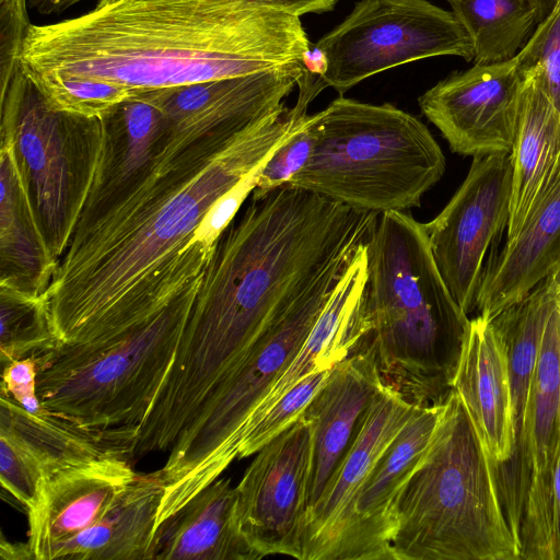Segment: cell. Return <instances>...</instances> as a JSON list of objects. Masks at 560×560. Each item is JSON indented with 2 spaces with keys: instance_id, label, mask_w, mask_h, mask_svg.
Listing matches in <instances>:
<instances>
[{
  "instance_id": "6da1fadb",
  "label": "cell",
  "mask_w": 560,
  "mask_h": 560,
  "mask_svg": "<svg viewBox=\"0 0 560 560\" xmlns=\"http://www.w3.org/2000/svg\"><path fill=\"white\" fill-rule=\"evenodd\" d=\"M266 72L141 92L102 115L93 179L42 295L59 343L129 327L198 280L208 211L305 120Z\"/></svg>"
},
{
  "instance_id": "7a4b0ae2",
  "label": "cell",
  "mask_w": 560,
  "mask_h": 560,
  "mask_svg": "<svg viewBox=\"0 0 560 560\" xmlns=\"http://www.w3.org/2000/svg\"><path fill=\"white\" fill-rule=\"evenodd\" d=\"M377 214L288 183L250 198L217 241L144 430L173 443L275 315L366 242Z\"/></svg>"
},
{
  "instance_id": "3957f363",
  "label": "cell",
  "mask_w": 560,
  "mask_h": 560,
  "mask_svg": "<svg viewBox=\"0 0 560 560\" xmlns=\"http://www.w3.org/2000/svg\"><path fill=\"white\" fill-rule=\"evenodd\" d=\"M300 18L241 0H98L80 16L31 25V81L82 78L133 91L306 66Z\"/></svg>"
},
{
  "instance_id": "277c9868",
  "label": "cell",
  "mask_w": 560,
  "mask_h": 560,
  "mask_svg": "<svg viewBox=\"0 0 560 560\" xmlns=\"http://www.w3.org/2000/svg\"><path fill=\"white\" fill-rule=\"evenodd\" d=\"M365 248L366 279L350 319L349 354L368 350L383 385L410 405L444 402L470 319L440 273L424 224L407 211L378 213Z\"/></svg>"
},
{
  "instance_id": "5b68a950",
  "label": "cell",
  "mask_w": 560,
  "mask_h": 560,
  "mask_svg": "<svg viewBox=\"0 0 560 560\" xmlns=\"http://www.w3.org/2000/svg\"><path fill=\"white\" fill-rule=\"evenodd\" d=\"M394 560H520L493 462L452 388L431 444L390 511Z\"/></svg>"
},
{
  "instance_id": "8992f818",
  "label": "cell",
  "mask_w": 560,
  "mask_h": 560,
  "mask_svg": "<svg viewBox=\"0 0 560 560\" xmlns=\"http://www.w3.org/2000/svg\"><path fill=\"white\" fill-rule=\"evenodd\" d=\"M316 142L289 185L360 211L420 207L445 171V156L428 127L389 103L339 95L311 115Z\"/></svg>"
},
{
  "instance_id": "52a82bcc",
  "label": "cell",
  "mask_w": 560,
  "mask_h": 560,
  "mask_svg": "<svg viewBox=\"0 0 560 560\" xmlns=\"http://www.w3.org/2000/svg\"><path fill=\"white\" fill-rule=\"evenodd\" d=\"M200 279L135 325L36 357L43 407L85 428L139 430L173 363Z\"/></svg>"
},
{
  "instance_id": "ba28073f",
  "label": "cell",
  "mask_w": 560,
  "mask_h": 560,
  "mask_svg": "<svg viewBox=\"0 0 560 560\" xmlns=\"http://www.w3.org/2000/svg\"><path fill=\"white\" fill-rule=\"evenodd\" d=\"M362 245L330 262L275 315L174 442L166 462L156 471L164 488L156 527L220 478L236 459L234 443L240 430L300 351Z\"/></svg>"
},
{
  "instance_id": "9c48e42d",
  "label": "cell",
  "mask_w": 560,
  "mask_h": 560,
  "mask_svg": "<svg viewBox=\"0 0 560 560\" xmlns=\"http://www.w3.org/2000/svg\"><path fill=\"white\" fill-rule=\"evenodd\" d=\"M0 136L13 141L43 234L59 261L91 187L102 117L56 109L20 67L1 94Z\"/></svg>"
},
{
  "instance_id": "30bf717a",
  "label": "cell",
  "mask_w": 560,
  "mask_h": 560,
  "mask_svg": "<svg viewBox=\"0 0 560 560\" xmlns=\"http://www.w3.org/2000/svg\"><path fill=\"white\" fill-rule=\"evenodd\" d=\"M436 56L474 59L469 36L451 10L429 0H360L316 42L308 65L326 88L343 95L380 72Z\"/></svg>"
},
{
  "instance_id": "8fae6325",
  "label": "cell",
  "mask_w": 560,
  "mask_h": 560,
  "mask_svg": "<svg viewBox=\"0 0 560 560\" xmlns=\"http://www.w3.org/2000/svg\"><path fill=\"white\" fill-rule=\"evenodd\" d=\"M512 170L511 152L475 156L448 203L423 223L440 273L467 315L477 310L486 254L508 229Z\"/></svg>"
},
{
  "instance_id": "7c38bea8",
  "label": "cell",
  "mask_w": 560,
  "mask_h": 560,
  "mask_svg": "<svg viewBox=\"0 0 560 560\" xmlns=\"http://www.w3.org/2000/svg\"><path fill=\"white\" fill-rule=\"evenodd\" d=\"M256 454L236 486L241 530L262 557L301 560L312 458L308 422L301 416Z\"/></svg>"
},
{
  "instance_id": "4fadbf2b",
  "label": "cell",
  "mask_w": 560,
  "mask_h": 560,
  "mask_svg": "<svg viewBox=\"0 0 560 560\" xmlns=\"http://www.w3.org/2000/svg\"><path fill=\"white\" fill-rule=\"evenodd\" d=\"M138 429H92L44 408L32 415L1 393L0 481L28 512L55 471L105 458L133 457Z\"/></svg>"
},
{
  "instance_id": "5bb4252c",
  "label": "cell",
  "mask_w": 560,
  "mask_h": 560,
  "mask_svg": "<svg viewBox=\"0 0 560 560\" xmlns=\"http://www.w3.org/2000/svg\"><path fill=\"white\" fill-rule=\"evenodd\" d=\"M524 77L517 56L454 71L418 98L421 113L466 156L511 152L520 120Z\"/></svg>"
},
{
  "instance_id": "9a60e30c",
  "label": "cell",
  "mask_w": 560,
  "mask_h": 560,
  "mask_svg": "<svg viewBox=\"0 0 560 560\" xmlns=\"http://www.w3.org/2000/svg\"><path fill=\"white\" fill-rule=\"evenodd\" d=\"M559 300L560 269L491 319L506 352L514 431L511 457L493 466L502 505L512 520L525 511L532 478L526 443L530 393L546 323Z\"/></svg>"
},
{
  "instance_id": "2e32d148",
  "label": "cell",
  "mask_w": 560,
  "mask_h": 560,
  "mask_svg": "<svg viewBox=\"0 0 560 560\" xmlns=\"http://www.w3.org/2000/svg\"><path fill=\"white\" fill-rule=\"evenodd\" d=\"M443 405L416 407L408 422L375 463L355 495L332 560H394L390 547L392 505L423 459Z\"/></svg>"
},
{
  "instance_id": "e0dca14e",
  "label": "cell",
  "mask_w": 560,
  "mask_h": 560,
  "mask_svg": "<svg viewBox=\"0 0 560 560\" xmlns=\"http://www.w3.org/2000/svg\"><path fill=\"white\" fill-rule=\"evenodd\" d=\"M129 459L98 458L46 477L28 514V546L36 560L97 523L137 479Z\"/></svg>"
},
{
  "instance_id": "ac0fdd59",
  "label": "cell",
  "mask_w": 560,
  "mask_h": 560,
  "mask_svg": "<svg viewBox=\"0 0 560 560\" xmlns=\"http://www.w3.org/2000/svg\"><path fill=\"white\" fill-rule=\"evenodd\" d=\"M415 408L386 386L375 396L341 464L306 514L301 560H332L357 493Z\"/></svg>"
},
{
  "instance_id": "d6986e66",
  "label": "cell",
  "mask_w": 560,
  "mask_h": 560,
  "mask_svg": "<svg viewBox=\"0 0 560 560\" xmlns=\"http://www.w3.org/2000/svg\"><path fill=\"white\" fill-rule=\"evenodd\" d=\"M560 301V300H559ZM560 434V304L548 317L533 380L526 443L530 485L520 529L521 557L539 560L549 547L553 459Z\"/></svg>"
},
{
  "instance_id": "ffe728a7",
  "label": "cell",
  "mask_w": 560,
  "mask_h": 560,
  "mask_svg": "<svg viewBox=\"0 0 560 560\" xmlns=\"http://www.w3.org/2000/svg\"><path fill=\"white\" fill-rule=\"evenodd\" d=\"M383 386L372 354L357 350L331 369L301 415L312 431L307 512L322 497Z\"/></svg>"
},
{
  "instance_id": "44dd1931",
  "label": "cell",
  "mask_w": 560,
  "mask_h": 560,
  "mask_svg": "<svg viewBox=\"0 0 560 560\" xmlns=\"http://www.w3.org/2000/svg\"><path fill=\"white\" fill-rule=\"evenodd\" d=\"M452 388L460 396L476 431L495 464L514 448L509 364L491 319H470Z\"/></svg>"
},
{
  "instance_id": "7402d4cb",
  "label": "cell",
  "mask_w": 560,
  "mask_h": 560,
  "mask_svg": "<svg viewBox=\"0 0 560 560\" xmlns=\"http://www.w3.org/2000/svg\"><path fill=\"white\" fill-rule=\"evenodd\" d=\"M237 517V490L218 478L154 532L150 560H257Z\"/></svg>"
},
{
  "instance_id": "603a6c76",
  "label": "cell",
  "mask_w": 560,
  "mask_h": 560,
  "mask_svg": "<svg viewBox=\"0 0 560 560\" xmlns=\"http://www.w3.org/2000/svg\"><path fill=\"white\" fill-rule=\"evenodd\" d=\"M522 74V107L511 150L513 170L506 240L520 232L560 185V112L533 71Z\"/></svg>"
},
{
  "instance_id": "cb8c5ba5",
  "label": "cell",
  "mask_w": 560,
  "mask_h": 560,
  "mask_svg": "<svg viewBox=\"0 0 560 560\" xmlns=\"http://www.w3.org/2000/svg\"><path fill=\"white\" fill-rule=\"evenodd\" d=\"M0 138V288L39 298L59 261L43 234L13 141Z\"/></svg>"
},
{
  "instance_id": "d4e9b609",
  "label": "cell",
  "mask_w": 560,
  "mask_h": 560,
  "mask_svg": "<svg viewBox=\"0 0 560 560\" xmlns=\"http://www.w3.org/2000/svg\"><path fill=\"white\" fill-rule=\"evenodd\" d=\"M560 269V185L486 267L478 315L492 319Z\"/></svg>"
},
{
  "instance_id": "484cf974",
  "label": "cell",
  "mask_w": 560,
  "mask_h": 560,
  "mask_svg": "<svg viewBox=\"0 0 560 560\" xmlns=\"http://www.w3.org/2000/svg\"><path fill=\"white\" fill-rule=\"evenodd\" d=\"M163 491L156 471L139 475L97 523L61 544L51 560H149Z\"/></svg>"
},
{
  "instance_id": "4316f807",
  "label": "cell",
  "mask_w": 560,
  "mask_h": 560,
  "mask_svg": "<svg viewBox=\"0 0 560 560\" xmlns=\"http://www.w3.org/2000/svg\"><path fill=\"white\" fill-rule=\"evenodd\" d=\"M366 242L347 265L330 299L319 314L287 370L272 384L262 400L249 415L240 430L234 454L237 458V440L241 432L265 413L279 398L304 377L332 369L349 354L346 342L349 324L359 302L366 279Z\"/></svg>"
},
{
  "instance_id": "83f0119b",
  "label": "cell",
  "mask_w": 560,
  "mask_h": 560,
  "mask_svg": "<svg viewBox=\"0 0 560 560\" xmlns=\"http://www.w3.org/2000/svg\"><path fill=\"white\" fill-rule=\"evenodd\" d=\"M471 42L474 63L514 58L538 20L532 0H446Z\"/></svg>"
},
{
  "instance_id": "f1b7e54d",
  "label": "cell",
  "mask_w": 560,
  "mask_h": 560,
  "mask_svg": "<svg viewBox=\"0 0 560 560\" xmlns=\"http://www.w3.org/2000/svg\"><path fill=\"white\" fill-rule=\"evenodd\" d=\"M1 366L45 354L59 346L42 296L0 288Z\"/></svg>"
},
{
  "instance_id": "f546056e",
  "label": "cell",
  "mask_w": 560,
  "mask_h": 560,
  "mask_svg": "<svg viewBox=\"0 0 560 560\" xmlns=\"http://www.w3.org/2000/svg\"><path fill=\"white\" fill-rule=\"evenodd\" d=\"M331 369L304 377L279 398L237 440V459L256 454L269 441L294 423L327 381Z\"/></svg>"
},
{
  "instance_id": "4dcf8cb0",
  "label": "cell",
  "mask_w": 560,
  "mask_h": 560,
  "mask_svg": "<svg viewBox=\"0 0 560 560\" xmlns=\"http://www.w3.org/2000/svg\"><path fill=\"white\" fill-rule=\"evenodd\" d=\"M33 83L56 109L88 117H101L137 92L121 85L82 78H57Z\"/></svg>"
},
{
  "instance_id": "1f68e13d",
  "label": "cell",
  "mask_w": 560,
  "mask_h": 560,
  "mask_svg": "<svg viewBox=\"0 0 560 560\" xmlns=\"http://www.w3.org/2000/svg\"><path fill=\"white\" fill-rule=\"evenodd\" d=\"M516 56L520 71H533L548 98L560 112V0L537 24Z\"/></svg>"
},
{
  "instance_id": "d6a6232c",
  "label": "cell",
  "mask_w": 560,
  "mask_h": 560,
  "mask_svg": "<svg viewBox=\"0 0 560 560\" xmlns=\"http://www.w3.org/2000/svg\"><path fill=\"white\" fill-rule=\"evenodd\" d=\"M316 142L307 115L302 125L275 149L261 166L250 198L259 199L287 184L306 164Z\"/></svg>"
},
{
  "instance_id": "836d02e7",
  "label": "cell",
  "mask_w": 560,
  "mask_h": 560,
  "mask_svg": "<svg viewBox=\"0 0 560 560\" xmlns=\"http://www.w3.org/2000/svg\"><path fill=\"white\" fill-rule=\"evenodd\" d=\"M27 0H0V81L5 92L20 69V57L31 23Z\"/></svg>"
},
{
  "instance_id": "e575fe53",
  "label": "cell",
  "mask_w": 560,
  "mask_h": 560,
  "mask_svg": "<svg viewBox=\"0 0 560 560\" xmlns=\"http://www.w3.org/2000/svg\"><path fill=\"white\" fill-rule=\"evenodd\" d=\"M261 166L215 201L197 228L194 243H200L209 249H214L218 238L256 187Z\"/></svg>"
},
{
  "instance_id": "d590c367",
  "label": "cell",
  "mask_w": 560,
  "mask_h": 560,
  "mask_svg": "<svg viewBox=\"0 0 560 560\" xmlns=\"http://www.w3.org/2000/svg\"><path fill=\"white\" fill-rule=\"evenodd\" d=\"M1 393L32 415L44 411L37 394L36 357L14 360L2 366Z\"/></svg>"
},
{
  "instance_id": "8d00e7d4",
  "label": "cell",
  "mask_w": 560,
  "mask_h": 560,
  "mask_svg": "<svg viewBox=\"0 0 560 560\" xmlns=\"http://www.w3.org/2000/svg\"><path fill=\"white\" fill-rule=\"evenodd\" d=\"M549 560H560V434L557 443L551 477Z\"/></svg>"
},
{
  "instance_id": "74e56055",
  "label": "cell",
  "mask_w": 560,
  "mask_h": 560,
  "mask_svg": "<svg viewBox=\"0 0 560 560\" xmlns=\"http://www.w3.org/2000/svg\"><path fill=\"white\" fill-rule=\"evenodd\" d=\"M254 5L270 8L289 15L298 16L307 13L331 11L338 0H241Z\"/></svg>"
},
{
  "instance_id": "f35d334b",
  "label": "cell",
  "mask_w": 560,
  "mask_h": 560,
  "mask_svg": "<svg viewBox=\"0 0 560 560\" xmlns=\"http://www.w3.org/2000/svg\"><path fill=\"white\" fill-rule=\"evenodd\" d=\"M80 1L82 0H27V5L39 14L49 15L63 12Z\"/></svg>"
},
{
  "instance_id": "ab89813d",
  "label": "cell",
  "mask_w": 560,
  "mask_h": 560,
  "mask_svg": "<svg viewBox=\"0 0 560 560\" xmlns=\"http://www.w3.org/2000/svg\"><path fill=\"white\" fill-rule=\"evenodd\" d=\"M532 2L536 9L539 23L551 12L558 0H532Z\"/></svg>"
}]
</instances>
